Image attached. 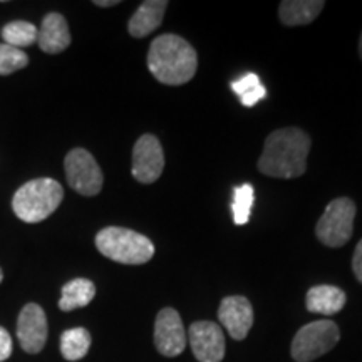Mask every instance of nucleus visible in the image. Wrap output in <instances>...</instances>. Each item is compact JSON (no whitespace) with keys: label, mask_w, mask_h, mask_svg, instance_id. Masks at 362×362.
<instances>
[{"label":"nucleus","mask_w":362,"mask_h":362,"mask_svg":"<svg viewBox=\"0 0 362 362\" xmlns=\"http://www.w3.org/2000/svg\"><path fill=\"white\" fill-rule=\"evenodd\" d=\"M310 138L298 128L274 131L265 139L264 153L259 160L260 173L272 178H298L307 170Z\"/></svg>","instance_id":"1"},{"label":"nucleus","mask_w":362,"mask_h":362,"mask_svg":"<svg viewBox=\"0 0 362 362\" xmlns=\"http://www.w3.org/2000/svg\"><path fill=\"white\" fill-rule=\"evenodd\" d=\"M197 51L176 34H163L153 40L148 52V69L160 83L180 86L194 78Z\"/></svg>","instance_id":"2"},{"label":"nucleus","mask_w":362,"mask_h":362,"mask_svg":"<svg viewBox=\"0 0 362 362\" xmlns=\"http://www.w3.org/2000/svg\"><path fill=\"white\" fill-rule=\"evenodd\" d=\"M64 189L52 178L27 181L12 198V210L25 223H39L51 216L61 205Z\"/></svg>","instance_id":"3"},{"label":"nucleus","mask_w":362,"mask_h":362,"mask_svg":"<svg viewBox=\"0 0 362 362\" xmlns=\"http://www.w3.org/2000/svg\"><path fill=\"white\" fill-rule=\"evenodd\" d=\"M96 247L104 257L124 265H143L155 255L151 240L123 226L103 228L96 235Z\"/></svg>","instance_id":"4"},{"label":"nucleus","mask_w":362,"mask_h":362,"mask_svg":"<svg viewBox=\"0 0 362 362\" xmlns=\"http://www.w3.org/2000/svg\"><path fill=\"white\" fill-rule=\"evenodd\" d=\"M356 218V205L351 198H336L325 206V211L317 221V238L325 247L339 248L346 245L352 237Z\"/></svg>","instance_id":"5"},{"label":"nucleus","mask_w":362,"mask_h":362,"mask_svg":"<svg viewBox=\"0 0 362 362\" xmlns=\"http://www.w3.org/2000/svg\"><path fill=\"white\" fill-rule=\"evenodd\" d=\"M341 332L336 322L322 319L298 329L292 341V357L297 362H312L337 346Z\"/></svg>","instance_id":"6"},{"label":"nucleus","mask_w":362,"mask_h":362,"mask_svg":"<svg viewBox=\"0 0 362 362\" xmlns=\"http://www.w3.org/2000/svg\"><path fill=\"white\" fill-rule=\"evenodd\" d=\"M66 178L69 187L84 197H94L103 188V171L98 161L83 148L71 149L64 160Z\"/></svg>","instance_id":"7"},{"label":"nucleus","mask_w":362,"mask_h":362,"mask_svg":"<svg viewBox=\"0 0 362 362\" xmlns=\"http://www.w3.org/2000/svg\"><path fill=\"white\" fill-rule=\"evenodd\" d=\"M165 168V153L156 136L143 134L133 148V173L139 183L149 185L160 178Z\"/></svg>","instance_id":"8"},{"label":"nucleus","mask_w":362,"mask_h":362,"mask_svg":"<svg viewBox=\"0 0 362 362\" xmlns=\"http://www.w3.org/2000/svg\"><path fill=\"white\" fill-rule=\"evenodd\" d=\"M187 344V330L178 312L171 307L160 310L155 322V346L158 352L165 357H176L185 351Z\"/></svg>","instance_id":"9"},{"label":"nucleus","mask_w":362,"mask_h":362,"mask_svg":"<svg viewBox=\"0 0 362 362\" xmlns=\"http://www.w3.org/2000/svg\"><path fill=\"white\" fill-rule=\"evenodd\" d=\"M188 342L200 362H221L225 357V336L215 322L198 320L188 329Z\"/></svg>","instance_id":"10"},{"label":"nucleus","mask_w":362,"mask_h":362,"mask_svg":"<svg viewBox=\"0 0 362 362\" xmlns=\"http://www.w3.org/2000/svg\"><path fill=\"white\" fill-rule=\"evenodd\" d=\"M47 317L40 305L27 304L17 320V339L27 354H39L47 342Z\"/></svg>","instance_id":"11"},{"label":"nucleus","mask_w":362,"mask_h":362,"mask_svg":"<svg viewBox=\"0 0 362 362\" xmlns=\"http://www.w3.org/2000/svg\"><path fill=\"white\" fill-rule=\"evenodd\" d=\"M218 320L235 341H243L253 325V307L242 296L225 297L218 309Z\"/></svg>","instance_id":"12"},{"label":"nucleus","mask_w":362,"mask_h":362,"mask_svg":"<svg viewBox=\"0 0 362 362\" xmlns=\"http://www.w3.org/2000/svg\"><path fill=\"white\" fill-rule=\"evenodd\" d=\"M37 42L45 54L64 52L71 45L69 25H67L64 16L57 12L47 13L40 25Z\"/></svg>","instance_id":"13"},{"label":"nucleus","mask_w":362,"mask_h":362,"mask_svg":"<svg viewBox=\"0 0 362 362\" xmlns=\"http://www.w3.org/2000/svg\"><path fill=\"white\" fill-rule=\"evenodd\" d=\"M166 7H168L166 0H146V2H143L128 22L129 34L136 39H143L153 30H156L161 25Z\"/></svg>","instance_id":"14"},{"label":"nucleus","mask_w":362,"mask_h":362,"mask_svg":"<svg viewBox=\"0 0 362 362\" xmlns=\"http://www.w3.org/2000/svg\"><path fill=\"white\" fill-rule=\"evenodd\" d=\"M305 305L312 314L334 315L346 305V293L334 285H315L307 292Z\"/></svg>","instance_id":"15"},{"label":"nucleus","mask_w":362,"mask_h":362,"mask_svg":"<svg viewBox=\"0 0 362 362\" xmlns=\"http://www.w3.org/2000/svg\"><path fill=\"white\" fill-rule=\"evenodd\" d=\"M322 0H285L279 7V17L284 25H307L322 12Z\"/></svg>","instance_id":"16"},{"label":"nucleus","mask_w":362,"mask_h":362,"mask_svg":"<svg viewBox=\"0 0 362 362\" xmlns=\"http://www.w3.org/2000/svg\"><path fill=\"white\" fill-rule=\"evenodd\" d=\"M96 296V285L89 279H74L62 287V296L59 300V309L62 312H71L90 304Z\"/></svg>","instance_id":"17"},{"label":"nucleus","mask_w":362,"mask_h":362,"mask_svg":"<svg viewBox=\"0 0 362 362\" xmlns=\"http://www.w3.org/2000/svg\"><path fill=\"white\" fill-rule=\"evenodd\" d=\"M90 334L84 327L67 329L61 336V354L66 361H79L88 354Z\"/></svg>","instance_id":"18"},{"label":"nucleus","mask_w":362,"mask_h":362,"mask_svg":"<svg viewBox=\"0 0 362 362\" xmlns=\"http://www.w3.org/2000/svg\"><path fill=\"white\" fill-rule=\"evenodd\" d=\"M230 88H232L233 93L240 98V103L245 107H253L267 96L265 86L262 84L259 76L253 74V72H247L242 78L235 79Z\"/></svg>","instance_id":"19"},{"label":"nucleus","mask_w":362,"mask_h":362,"mask_svg":"<svg viewBox=\"0 0 362 362\" xmlns=\"http://www.w3.org/2000/svg\"><path fill=\"white\" fill-rule=\"evenodd\" d=\"M4 44L12 45V47H29L37 42L39 29L27 21H13L2 27Z\"/></svg>","instance_id":"20"},{"label":"nucleus","mask_w":362,"mask_h":362,"mask_svg":"<svg viewBox=\"0 0 362 362\" xmlns=\"http://www.w3.org/2000/svg\"><path fill=\"white\" fill-rule=\"evenodd\" d=\"M253 200H255V189L250 183H243L233 188L232 197V214L233 221L237 225H247L252 215Z\"/></svg>","instance_id":"21"},{"label":"nucleus","mask_w":362,"mask_h":362,"mask_svg":"<svg viewBox=\"0 0 362 362\" xmlns=\"http://www.w3.org/2000/svg\"><path fill=\"white\" fill-rule=\"evenodd\" d=\"M29 64V57L22 49L12 47L8 44H0V76L13 74Z\"/></svg>","instance_id":"22"},{"label":"nucleus","mask_w":362,"mask_h":362,"mask_svg":"<svg viewBox=\"0 0 362 362\" xmlns=\"http://www.w3.org/2000/svg\"><path fill=\"white\" fill-rule=\"evenodd\" d=\"M12 354V337L6 329L0 327V362L7 361Z\"/></svg>","instance_id":"23"},{"label":"nucleus","mask_w":362,"mask_h":362,"mask_svg":"<svg viewBox=\"0 0 362 362\" xmlns=\"http://www.w3.org/2000/svg\"><path fill=\"white\" fill-rule=\"evenodd\" d=\"M352 270H354L357 280L362 284V240L357 243L354 257H352Z\"/></svg>","instance_id":"24"},{"label":"nucleus","mask_w":362,"mask_h":362,"mask_svg":"<svg viewBox=\"0 0 362 362\" xmlns=\"http://www.w3.org/2000/svg\"><path fill=\"white\" fill-rule=\"evenodd\" d=\"M117 4H119V0H96V2H94V6H98V7H115V6H117Z\"/></svg>","instance_id":"25"},{"label":"nucleus","mask_w":362,"mask_h":362,"mask_svg":"<svg viewBox=\"0 0 362 362\" xmlns=\"http://www.w3.org/2000/svg\"><path fill=\"white\" fill-rule=\"evenodd\" d=\"M359 54H361V57H362V34H361V40H359Z\"/></svg>","instance_id":"26"},{"label":"nucleus","mask_w":362,"mask_h":362,"mask_svg":"<svg viewBox=\"0 0 362 362\" xmlns=\"http://www.w3.org/2000/svg\"><path fill=\"white\" fill-rule=\"evenodd\" d=\"M2 280H4V272L0 269V284H2Z\"/></svg>","instance_id":"27"}]
</instances>
